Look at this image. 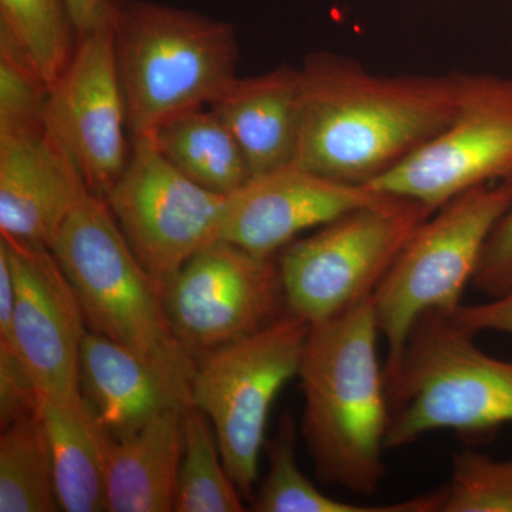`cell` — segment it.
<instances>
[{"label":"cell","mask_w":512,"mask_h":512,"mask_svg":"<svg viewBox=\"0 0 512 512\" xmlns=\"http://www.w3.org/2000/svg\"><path fill=\"white\" fill-rule=\"evenodd\" d=\"M303 114L296 164L366 185L440 133L456 116L466 76H377L315 53L301 69Z\"/></svg>","instance_id":"1"},{"label":"cell","mask_w":512,"mask_h":512,"mask_svg":"<svg viewBox=\"0 0 512 512\" xmlns=\"http://www.w3.org/2000/svg\"><path fill=\"white\" fill-rule=\"evenodd\" d=\"M373 296L311 325L298 376L302 436L323 483L372 495L384 476L390 406Z\"/></svg>","instance_id":"2"},{"label":"cell","mask_w":512,"mask_h":512,"mask_svg":"<svg viewBox=\"0 0 512 512\" xmlns=\"http://www.w3.org/2000/svg\"><path fill=\"white\" fill-rule=\"evenodd\" d=\"M114 43L130 140L214 106L238 80L234 28L192 10L120 0Z\"/></svg>","instance_id":"3"},{"label":"cell","mask_w":512,"mask_h":512,"mask_svg":"<svg viewBox=\"0 0 512 512\" xmlns=\"http://www.w3.org/2000/svg\"><path fill=\"white\" fill-rule=\"evenodd\" d=\"M50 251L89 330L130 349L191 397L197 359L175 336L164 291L128 247L106 200L87 191Z\"/></svg>","instance_id":"4"},{"label":"cell","mask_w":512,"mask_h":512,"mask_svg":"<svg viewBox=\"0 0 512 512\" xmlns=\"http://www.w3.org/2000/svg\"><path fill=\"white\" fill-rule=\"evenodd\" d=\"M474 336L447 313L421 316L387 377V450L439 430L481 441L512 423V360L487 355Z\"/></svg>","instance_id":"5"},{"label":"cell","mask_w":512,"mask_h":512,"mask_svg":"<svg viewBox=\"0 0 512 512\" xmlns=\"http://www.w3.org/2000/svg\"><path fill=\"white\" fill-rule=\"evenodd\" d=\"M512 202L511 180L480 185L433 212L373 293L380 335L386 340L384 363L392 376L421 316L453 315L473 284L494 228Z\"/></svg>","instance_id":"6"},{"label":"cell","mask_w":512,"mask_h":512,"mask_svg":"<svg viewBox=\"0 0 512 512\" xmlns=\"http://www.w3.org/2000/svg\"><path fill=\"white\" fill-rule=\"evenodd\" d=\"M431 214L420 202L383 195L286 245L278 258L285 312L315 325L373 296Z\"/></svg>","instance_id":"7"},{"label":"cell","mask_w":512,"mask_h":512,"mask_svg":"<svg viewBox=\"0 0 512 512\" xmlns=\"http://www.w3.org/2000/svg\"><path fill=\"white\" fill-rule=\"evenodd\" d=\"M309 330L308 322L285 312L255 335L197 359L191 406L210 417L229 477L249 503L272 404L298 376Z\"/></svg>","instance_id":"8"},{"label":"cell","mask_w":512,"mask_h":512,"mask_svg":"<svg viewBox=\"0 0 512 512\" xmlns=\"http://www.w3.org/2000/svg\"><path fill=\"white\" fill-rule=\"evenodd\" d=\"M511 178L512 79L466 76L453 120L366 185L436 212L464 192Z\"/></svg>","instance_id":"9"},{"label":"cell","mask_w":512,"mask_h":512,"mask_svg":"<svg viewBox=\"0 0 512 512\" xmlns=\"http://www.w3.org/2000/svg\"><path fill=\"white\" fill-rule=\"evenodd\" d=\"M104 200L128 247L164 291L192 255L217 241L227 195L191 181L153 138H134L126 168Z\"/></svg>","instance_id":"10"},{"label":"cell","mask_w":512,"mask_h":512,"mask_svg":"<svg viewBox=\"0 0 512 512\" xmlns=\"http://www.w3.org/2000/svg\"><path fill=\"white\" fill-rule=\"evenodd\" d=\"M164 305L175 336L198 359L284 315L278 261L217 239L165 285Z\"/></svg>","instance_id":"11"},{"label":"cell","mask_w":512,"mask_h":512,"mask_svg":"<svg viewBox=\"0 0 512 512\" xmlns=\"http://www.w3.org/2000/svg\"><path fill=\"white\" fill-rule=\"evenodd\" d=\"M45 128L76 165L87 188L106 197L131 151L114 16L79 36L72 60L50 87Z\"/></svg>","instance_id":"12"},{"label":"cell","mask_w":512,"mask_h":512,"mask_svg":"<svg viewBox=\"0 0 512 512\" xmlns=\"http://www.w3.org/2000/svg\"><path fill=\"white\" fill-rule=\"evenodd\" d=\"M15 284V349L40 394L77 396L86 319L50 248L0 235Z\"/></svg>","instance_id":"13"},{"label":"cell","mask_w":512,"mask_h":512,"mask_svg":"<svg viewBox=\"0 0 512 512\" xmlns=\"http://www.w3.org/2000/svg\"><path fill=\"white\" fill-rule=\"evenodd\" d=\"M380 197L383 194L367 185L342 183L298 164L286 165L254 175L227 195L218 239L261 258H274L303 231L323 227Z\"/></svg>","instance_id":"14"},{"label":"cell","mask_w":512,"mask_h":512,"mask_svg":"<svg viewBox=\"0 0 512 512\" xmlns=\"http://www.w3.org/2000/svg\"><path fill=\"white\" fill-rule=\"evenodd\" d=\"M87 191L82 174L45 130L0 133V232L52 247Z\"/></svg>","instance_id":"15"},{"label":"cell","mask_w":512,"mask_h":512,"mask_svg":"<svg viewBox=\"0 0 512 512\" xmlns=\"http://www.w3.org/2000/svg\"><path fill=\"white\" fill-rule=\"evenodd\" d=\"M83 399L113 439L136 433L158 414L191 406V397L146 360L87 330L80 348Z\"/></svg>","instance_id":"16"},{"label":"cell","mask_w":512,"mask_h":512,"mask_svg":"<svg viewBox=\"0 0 512 512\" xmlns=\"http://www.w3.org/2000/svg\"><path fill=\"white\" fill-rule=\"evenodd\" d=\"M229 128L247 158L252 177L296 164L301 140V69L278 67L248 77L211 107Z\"/></svg>","instance_id":"17"},{"label":"cell","mask_w":512,"mask_h":512,"mask_svg":"<svg viewBox=\"0 0 512 512\" xmlns=\"http://www.w3.org/2000/svg\"><path fill=\"white\" fill-rule=\"evenodd\" d=\"M185 409L177 407L158 414L124 439H113L107 434V511H174L184 456Z\"/></svg>","instance_id":"18"},{"label":"cell","mask_w":512,"mask_h":512,"mask_svg":"<svg viewBox=\"0 0 512 512\" xmlns=\"http://www.w3.org/2000/svg\"><path fill=\"white\" fill-rule=\"evenodd\" d=\"M40 423L46 431L55 470L57 501L66 512L107 511V433L82 394H40Z\"/></svg>","instance_id":"19"},{"label":"cell","mask_w":512,"mask_h":512,"mask_svg":"<svg viewBox=\"0 0 512 512\" xmlns=\"http://www.w3.org/2000/svg\"><path fill=\"white\" fill-rule=\"evenodd\" d=\"M153 140L175 168L205 190L231 195L252 178L244 151L212 109L181 114Z\"/></svg>","instance_id":"20"},{"label":"cell","mask_w":512,"mask_h":512,"mask_svg":"<svg viewBox=\"0 0 512 512\" xmlns=\"http://www.w3.org/2000/svg\"><path fill=\"white\" fill-rule=\"evenodd\" d=\"M298 429L285 413L274 439L266 443L269 468L252 507L258 512H436L444 500V488L399 503L362 505L329 497L302 473L296 460Z\"/></svg>","instance_id":"21"},{"label":"cell","mask_w":512,"mask_h":512,"mask_svg":"<svg viewBox=\"0 0 512 512\" xmlns=\"http://www.w3.org/2000/svg\"><path fill=\"white\" fill-rule=\"evenodd\" d=\"M59 510L52 451L39 416L2 429L0 512Z\"/></svg>","instance_id":"22"},{"label":"cell","mask_w":512,"mask_h":512,"mask_svg":"<svg viewBox=\"0 0 512 512\" xmlns=\"http://www.w3.org/2000/svg\"><path fill=\"white\" fill-rule=\"evenodd\" d=\"M0 30L15 40L50 87L79 40L66 0H0Z\"/></svg>","instance_id":"23"},{"label":"cell","mask_w":512,"mask_h":512,"mask_svg":"<svg viewBox=\"0 0 512 512\" xmlns=\"http://www.w3.org/2000/svg\"><path fill=\"white\" fill-rule=\"evenodd\" d=\"M184 456L178 476L174 511L241 512L247 510L229 477L217 439L204 414L194 406L184 413Z\"/></svg>","instance_id":"24"},{"label":"cell","mask_w":512,"mask_h":512,"mask_svg":"<svg viewBox=\"0 0 512 512\" xmlns=\"http://www.w3.org/2000/svg\"><path fill=\"white\" fill-rule=\"evenodd\" d=\"M440 512H512V457L464 448L453 458Z\"/></svg>","instance_id":"25"},{"label":"cell","mask_w":512,"mask_h":512,"mask_svg":"<svg viewBox=\"0 0 512 512\" xmlns=\"http://www.w3.org/2000/svg\"><path fill=\"white\" fill-rule=\"evenodd\" d=\"M49 92L28 56L0 30V133L45 130Z\"/></svg>","instance_id":"26"},{"label":"cell","mask_w":512,"mask_h":512,"mask_svg":"<svg viewBox=\"0 0 512 512\" xmlns=\"http://www.w3.org/2000/svg\"><path fill=\"white\" fill-rule=\"evenodd\" d=\"M40 390L18 350L0 345V426L37 416Z\"/></svg>","instance_id":"27"},{"label":"cell","mask_w":512,"mask_h":512,"mask_svg":"<svg viewBox=\"0 0 512 512\" xmlns=\"http://www.w3.org/2000/svg\"><path fill=\"white\" fill-rule=\"evenodd\" d=\"M471 285L488 298L512 291V202L485 245Z\"/></svg>","instance_id":"28"},{"label":"cell","mask_w":512,"mask_h":512,"mask_svg":"<svg viewBox=\"0 0 512 512\" xmlns=\"http://www.w3.org/2000/svg\"><path fill=\"white\" fill-rule=\"evenodd\" d=\"M468 332H498L512 336V291L477 305H461L451 315Z\"/></svg>","instance_id":"29"},{"label":"cell","mask_w":512,"mask_h":512,"mask_svg":"<svg viewBox=\"0 0 512 512\" xmlns=\"http://www.w3.org/2000/svg\"><path fill=\"white\" fill-rule=\"evenodd\" d=\"M66 3L80 36L113 18L120 0H66Z\"/></svg>","instance_id":"30"}]
</instances>
